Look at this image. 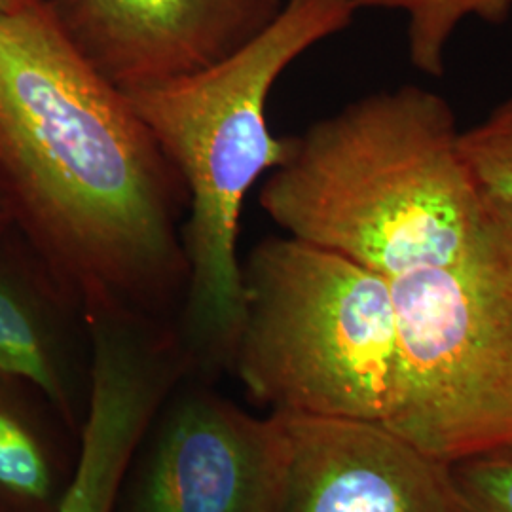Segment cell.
I'll return each mask as SVG.
<instances>
[{
    "label": "cell",
    "mask_w": 512,
    "mask_h": 512,
    "mask_svg": "<svg viewBox=\"0 0 512 512\" xmlns=\"http://www.w3.org/2000/svg\"><path fill=\"white\" fill-rule=\"evenodd\" d=\"M0 202L84 313L175 323L188 283L183 177L50 0L0 10Z\"/></svg>",
    "instance_id": "obj_1"
},
{
    "label": "cell",
    "mask_w": 512,
    "mask_h": 512,
    "mask_svg": "<svg viewBox=\"0 0 512 512\" xmlns=\"http://www.w3.org/2000/svg\"><path fill=\"white\" fill-rule=\"evenodd\" d=\"M459 135L439 93L406 84L370 93L287 137L258 203L285 236L389 281L452 264L484 220Z\"/></svg>",
    "instance_id": "obj_2"
},
{
    "label": "cell",
    "mask_w": 512,
    "mask_h": 512,
    "mask_svg": "<svg viewBox=\"0 0 512 512\" xmlns=\"http://www.w3.org/2000/svg\"><path fill=\"white\" fill-rule=\"evenodd\" d=\"M357 12L353 0H285L274 23L224 63L126 93L188 192V283L175 330L190 378L211 384L232 370L243 321L241 211L287 154V137L268 126L275 82L313 46L348 29Z\"/></svg>",
    "instance_id": "obj_3"
},
{
    "label": "cell",
    "mask_w": 512,
    "mask_h": 512,
    "mask_svg": "<svg viewBox=\"0 0 512 512\" xmlns=\"http://www.w3.org/2000/svg\"><path fill=\"white\" fill-rule=\"evenodd\" d=\"M243 321L232 370L272 414L382 423L401 385L391 281L291 236L241 260Z\"/></svg>",
    "instance_id": "obj_4"
},
{
    "label": "cell",
    "mask_w": 512,
    "mask_h": 512,
    "mask_svg": "<svg viewBox=\"0 0 512 512\" xmlns=\"http://www.w3.org/2000/svg\"><path fill=\"white\" fill-rule=\"evenodd\" d=\"M482 202L465 255L391 281L401 385L385 427L448 465L512 444V217Z\"/></svg>",
    "instance_id": "obj_5"
},
{
    "label": "cell",
    "mask_w": 512,
    "mask_h": 512,
    "mask_svg": "<svg viewBox=\"0 0 512 512\" xmlns=\"http://www.w3.org/2000/svg\"><path fill=\"white\" fill-rule=\"evenodd\" d=\"M285 452L281 416H251L186 376L137 440L110 512H274Z\"/></svg>",
    "instance_id": "obj_6"
},
{
    "label": "cell",
    "mask_w": 512,
    "mask_h": 512,
    "mask_svg": "<svg viewBox=\"0 0 512 512\" xmlns=\"http://www.w3.org/2000/svg\"><path fill=\"white\" fill-rule=\"evenodd\" d=\"M59 27L122 93L205 73L260 37L285 0H50Z\"/></svg>",
    "instance_id": "obj_7"
},
{
    "label": "cell",
    "mask_w": 512,
    "mask_h": 512,
    "mask_svg": "<svg viewBox=\"0 0 512 512\" xmlns=\"http://www.w3.org/2000/svg\"><path fill=\"white\" fill-rule=\"evenodd\" d=\"M281 420L287 452L274 512H469L450 465L382 423Z\"/></svg>",
    "instance_id": "obj_8"
},
{
    "label": "cell",
    "mask_w": 512,
    "mask_h": 512,
    "mask_svg": "<svg viewBox=\"0 0 512 512\" xmlns=\"http://www.w3.org/2000/svg\"><path fill=\"white\" fill-rule=\"evenodd\" d=\"M86 313L18 230H0V372L37 387L78 435L92 399Z\"/></svg>",
    "instance_id": "obj_9"
},
{
    "label": "cell",
    "mask_w": 512,
    "mask_h": 512,
    "mask_svg": "<svg viewBox=\"0 0 512 512\" xmlns=\"http://www.w3.org/2000/svg\"><path fill=\"white\" fill-rule=\"evenodd\" d=\"M80 444L37 387L0 372V512H61Z\"/></svg>",
    "instance_id": "obj_10"
},
{
    "label": "cell",
    "mask_w": 512,
    "mask_h": 512,
    "mask_svg": "<svg viewBox=\"0 0 512 512\" xmlns=\"http://www.w3.org/2000/svg\"><path fill=\"white\" fill-rule=\"evenodd\" d=\"M152 412V399L133 385L112 380L95 385L80 435L78 469L61 512H110Z\"/></svg>",
    "instance_id": "obj_11"
},
{
    "label": "cell",
    "mask_w": 512,
    "mask_h": 512,
    "mask_svg": "<svg viewBox=\"0 0 512 512\" xmlns=\"http://www.w3.org/2000/svg\"><path fill=\"white\" fill-rule=\"evenodd\" d=\"M357 10H389L406 18L408 59L418 73L439 78L446 54L467 19L503 25L512 16V0H353Z\"/></svg>",
    "instance_id": "obj_12"
},
{
    "label": "cell",
    "mask_w": 512,
    "mask_h": 512,
    "mask_svg": "<svg viewBox=\"0 0 512 512\" xmlns=\"http://www.w3.org/2000/svg\"><path fill=\"white\" fill-rule=\"evenodd\" d=\"M459 150L482 200L512 217V93L478 124L461 129Z\"/></svg>",
    "instance_id": "obj_13"
},
{
    "label": "cell",
    "mask_w": 512,
    "mask_h": 512,
    "mask_svg": "<svg viewBox=\"0 0 512 512\" xmlns=\"http://www.w3.org/2000/svg\"><path fill=\"white\" fill-rule=\"evenodd\" d=\"M469 512H512V444L450 465Z\"/></svg>",
    "instance_id": "obj_14"
},
{
    "label": "cell",
    "mask_w": 512,
    "mask_h": 512,
    "mask_svg": "<svg viewBox=\"0 0 512 512\" xmlns=\"http://www.w3.org/2000/svg\"><path fill=\"white\" fill-rule=\"evenodd\" d=\"M10 224V220H8V215H6V209H4V205L0 202V230L2 228H6Z\"/></svg>",
    "instance_id": "obj_15"
},
{
    "label": "cell",
    "mask_w": 512,
    "mask_h": 512,
    "mask_svg": "<svg viewBox=\"0 0 512 512\" xmlns=\"http://www.w3.org/2000/svg\"><path fill=\"white\" fill-rule=\"evenodd\" d=\"M21 0H0V10H10L14 6H18Z\"/></svg>",
    "instance_id": "obj_16"
}]
</instances>
